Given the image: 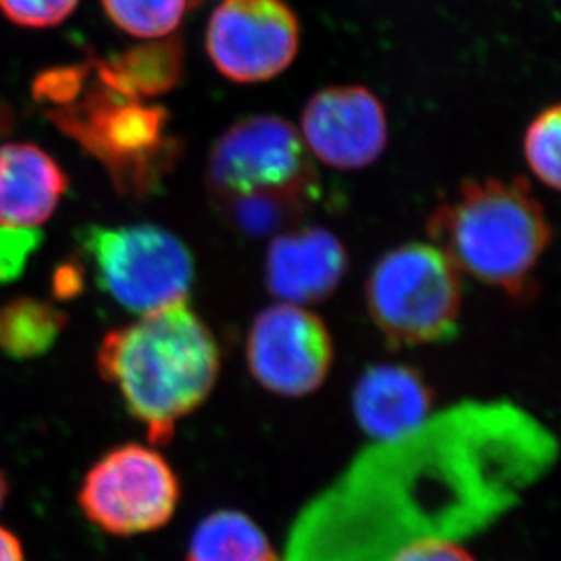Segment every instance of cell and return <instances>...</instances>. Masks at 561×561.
<instances>
[{
    "label": "cell",
    "instance_id": "cell-4",
    "mask_svg": "<svg viewBox=\"0 0 561 561\" xmlns=\"http://www.w3.org/2000/svg\"><path fill=\"white\" fill-rule=\"evenodd\" d=\"M90 69L91 80L88 66L41 75L35 96L54 104L51 121L95 154L124 193L142 195L176 157L168 133L170 117L162 107L113 84L96 62Z\"/></svg>",
    "mask_w": 561,
    "mask_h": 561
},
{
    "label": "cell",
    "instance_id": "cell-21",
    "mask_svg": "<svg viewBox=\"0 0 561 561\" xmlns=\"http://www.w3.org/2000/svg\"><path fill=\"white\" fill-rule=\"evenodd\" d=\"M43 234L37 228H8L0 226V284L15 280L26 267V262L38 244Z\"/></svg>",
    "mask_w": 561,
    "mask_h": 561
},
{
    "label": "cell",
    "instance_id": "cell-11",
    "mask_svg": "<svg viewBox=\"0 0 561 561\" xmlns=\"http://www.w3.org/2000/svg\"><path fill=\"white\" fill-rule=\"evenodd\" d=\"M304 142L309 153L334 170L371 165L387 146L386 110L362 85L318 91L304 107Z\"/></svg>",
    "mask_w": 561,
    "mask_h": 561
},
{
    "label": "cell",
    "instance_id": "cell-7",
    "mask_svg": "<svg viewBox=\"0 0 561 561\" xmlns=\"http://www.w3.org/2000/svg\"><path fill=\"white\" fill-rule=\"evenodd\" d=\"M79 244L99 287L127 311L146 314L190 298L193 254L165 229L93 224L80 229Z\"/></svg>",
    "mask_w": 561,
    "mask_h": 561
},
{
    "label": "cell",
    "instance_id": "cell-15",
    "mask_svg": "<svg viewBox=\"0 0 561 561\" xmlns=\"http://www.w3.org/2000/svg\"><path fill=\"white\" fill-rule=\"evenodd\" d=\"M186 561H284L254 519L234 508L215 511L196 525Z\"/></svg>",
    "mask_w": 561,
    "mask_h": 561
},
{
    "label": "cell",
    "instance_id": "cell-13",
    "mask_svg": "<svg viewBox=\"0 0 561 561\" xmlns=\"http://www.w3.org/2000/svg\"><path fill=\"white\" fill-rule=\"evenodd\" d=\"M435 397L424 376L408 366L369 367L353 391L355 419L375 442L416 430L433 414Z\"/></svg>",
    "mask_w": 561,
    "mask_h": 561
},
{
    "label": "cell",
    "instance_id": "cell-22",
    "mask_svg": "<svg viewBox=\"0 0 561 561\" xmlns=\"http://www.w3.org/2000/svg\"><path fill=\"white\" fill-rule=\"evenodd\" d=\"M391 561H477L455 540H422L397 552Z\"/></svg>",
    "mask_w": 561,
    "mask_h": 561
},
{
    "label": "cell",
    "instance_id": "cell-20",
    "mask_svg": "<svg viewBox=\"0 0 561 561\" xmlns=\"http://www.w3.org/2000/svg\"><path fill=\"white\" fill-rule=\"evenodd\" d=\"M79 0H0L5 19L22 27H54L62 24Z\"/></svg>",
    "mask_w": 561,
    "mask_h": 561
},
{
    "label": "cell",
    "instance_id": "cell-1",
    "mask_svg": "<svg viewBox=\"0 0 561 561\" xmlns=\"http://www.w3.org/2000/svg\"><path fill=\"white\" fill-rule=\"evenodd\" d=\"M552 450L546 430L508 403L431 414L376 442L312 503L284 561H391L416 541H458L514 505Z\"/></svg>",
    "mask_w": 561,
    "mask_h": 561
},
{
    "label": "cell",
    "instance_id": "cell-5",
    "mask_svg": "<svg viewBox=\"0 0 561 561\" xmlns=\"http://www.w3.org/2000/svg\"><path fill=\"white\" fill-rule=\"evenodd\" d=\"M207 190L233 228L260 237L302 217L317 201L320 182L297 129L284 118L254 115L213 146Z\"/></svg>",
    "mask_w": 561,
    "mask_h": 561
},
{
    "label": "cell",
    "instance_id": "cell-23",
    "mask_svg": "<svg viewBox=\"0 0 561 561\" xmlns=\"http://www.w3.org/2000/svg\"><path fill=\"white\" fill-rule=\"evenodd\" d=\"M0 561H26L22 552L21 541L10 530L0 527Z\"/></svg>",
    "mask_w": 561,
    "mask_h": 561
},
{
    "label": "cell",
    "instance_id": "cell-19",
    "mask_svg": "<svg viewBox=\"0 0 561 561\" xmlns=\"http://www.w3.org/2000/svg\"><path fill=\"white\" fill-rule=\"evenodd\" d=\"M560 106L543 110L525 133V160L551 190L560 187Z\"/></svg>",
    "mask_w": 561,
    "mask_h": 561
},
{
    "label": "cell",
    "instance_id": "cell-10",
    "mask_svg": "<svg viewBox=\"0 0 561 561\" xmlns=\"http://www.w3.org/2000/svg\"><path fill=\"white\" fill-rule=\"evenodd\" d=\"M298 44L300 26L284 0H224L207 24V55L237 84L275 79L291 66Z\"/></svg>",
    "mask_w": 561,
    "mask_h": 561
},
{
    "label": "cell",
    "instance_id": "cell-24",
    "mask_svg": "<svg viewBox=\"0 0 561 561\" xmlns=\"http://www.w3.org/2000/svg\"><path fill=\"white\" fill-rule=\"evenodd\" d=\"M5 496H8V482H5L4 474L0 471V508L4 505Z\"/></svg>",
    "mask_w": 561,
    "mask_h": 561
},
{
    "label": "cell",
    "instance_id": "cell-2",
    "mask_svg": "<svg viewBox=\"0 0 561 561\" xmlns=\"http://www.w3.org/2000/svg\"><path fill=\"white\" fill-rule=\"evenodd\" d=\"M96 366L102 378L117 387L149 439L168 444L176 424L211 394L222 356L211 329L186 300L110 331Z\"/></svg>",
    "mask_w": 561,
    "mask_h": 561
},
{
    "label": "cell",
    "instance_id": "cell-9",
    "mask_svg": "<svg viewBox=\"0 0 561 561\" xmlns=\"http://www.w3.org/2000/svg\"><path fill=\"white\" fill-rule=\"evenodd\" d=\"M334 345L328 325L309 308L278 302L259 312L245 339V362L265 391L308 397L328 380Z\"/></svg>",
    "mask_w": 561,
    "mask_h": 561
},
{
    "label": "cell",
    "instance_id": "cell-8",
    "mask_svg": "<svg viewBox=\"0 0 561 561\" xmlns=\"http://www.w3.org/2000/svg\"><path fill=\"white\" fill-rule=\"evenodd\" d=\"M181 483L159 450L121 445L85 474L79 505L85 518L107 535L151 533L171 522Z\"/></svg>",
    "mask_w": 561,
    "mask_h": 561
},
{
    "label": "cell",
    "instance_id": "cell-16",
    "mask_svg": "<svg viewBox=\"0 0 561 561\" xmlns=\"http://www.w3.org/2000/svg\"><path fill=\"white\" fill-rule=\"evenodd\" d=\"M68 323L66 312L38 298L19 297L0 306V351L27 360L54 347Z\"/></svg>",
    "mask_w": 561,
    "mask_h": 561
},
{
    "label": "cell",
    "instance_id": "cell-6",
    "mask_svg": "<svg viewBox=\"0 0 561 561\" xmlns=\"http://www.w3.org/2000/svg\"><path fill=\"white\" fill-rule=\"evenodd\" d=\"M366 304L389 345L449 342L460 331V271L435 244L398 245L373 267Z\"/></svg>",
    "mask_w": 561,
    "mask_h": 561
},
{
    "label": "cell",
    "instance_id": "cell-3",
    "mask_svg": "<svg viewBox=\"0 0 561 561\" xmlns=\"http://www.w3.org/2000/svg\"><path fill=\"white\" fill-rule=\"evenodd\" d=\"M427 233L456 270L516 298L533 291L552 240L546 209L522 176L463 182L433 211Z\"/></svg>",
    "mask_w": 561,
    "mask_h": 561
},
{
    "label": "cell",
    "instance_id": "cell-12",
    "mask_svg": "<svg viewBox=\"0 0 561 561\" xmlns=\"http://www.w3.org/2000/svg\"><path fill=\"white\" fill-rule=\"evenodd\" d=\"M350 267L345 245L323 228L286 231L265 254V286L278 302L311 308L339 289Z\"/></svg>",
    "mask_w": 561,
    "mask_h": 561
},
{
    "label": "cell",
    "instance_id": "cell-14",
    "mask_svg": "<svg viewBox=\"0 0 561 561\" xmlns=\"http://www.w3.org/2000/svg\"><path fill=\"white\" fill-rule=\"evenodd\" d=\"M68 176L35 144L0 146V226L37 228L59 206Z\"/></svg>",
    "mask_w": 561,
    "mask_h": 561
},
{
    "label": "cell",
    "instance_id": "cell-18",
    "mask_svg": "<svg viewBox=\"0 0 561 561\" xmlns=\"http://www.w3.org/2000/svg\"><path fill=\"white\" fill-rule=\"evenodd\" d=\"M190 0H102L110 21L146 41L170 37L186 15Z\"/></svg>",
    "mask_w": 561,
    "mask_h": 561
},
{
    "label": "cell",
    "instance_id": "cell-17",
    "mask_svg": "<svg viewBox=\"0 0 561 561\" xmlns=\"http://www.w3.org/2000/svg\"><path fill=\"white\" fill-rule=\"evenodd\" d=\"M104 64L113 79L135 95L142 99L159 95L181 79V44L175 38L144 44Z\"/></svg>",
    "mask_w": 561,
    "mask_h": 561
}]
</instances>
